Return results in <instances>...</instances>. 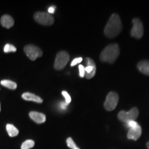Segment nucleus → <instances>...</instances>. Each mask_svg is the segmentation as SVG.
<instances>
[{"label":"nucleus","instance_id":"f257e3e1","mask_svg":"<svg viewBox=\"0 0 149 149\" xmlns=\"http://www.w3.org/2000/svg\"><path fill=\"white\" fill-rule=\"evenodd\" d=\"M122 30V24L120 16L116 13L110 17L105 29L104 34L109 38H113L117 36Z\"/></svg>","mask_w":149,"mask_h":149},{"label":"nucleus","instance_id":"f03ea898","mask_svg":"<svg viewBox=\"0 0 149 149\" xmlns=\"http://www.w3.org/2000/svg\"><path fill=\"white\" fill-rule=\"evenodd\" d=\"M120 55V47L118 44H112L108 45L100 54V60L102 62L113 64Z\"/></svg>","mask_w":149,"mask_h":149},{"label":"nucleus","instance_id":"7ed1b4c3","mask_svg":"<svg viewBox=\"0 0 149 149\" xmlns=\"http://www.w3.org/2000/svg\"><path fill=\"white\" fill-rule=\"evenodd\" d=\"M139 116V111L137 108L134 107L128 112L122 111L118 113V119L121 122L126 123L130 121H135Z\"/></svg>","mask_w":149,"mask_h":149},{"label":"nucleus","instance_id":"20e7f679","mask_svg":"<svg viewBox=\"0 0 149 149\" xmlns=\"http://www.w3.org/2000/svg\"><path fill=\"white\" fill-rule=\"evenodd\" d=\"M70 59V55L66 51H60L56 55L54 68L56 70H62L66 66Z\"/></svg>","mask_w":149,"mask_h":149},{"label":"nucleus","instance_id":"39448f33","mask_svg":"<svg viewBox=\"0 0 149 149\" xmlns=\"http://www.w3.org/2000/svg\"><path fill=\"white\" fill-rule=\"evenodd\" d=\"M119 102V96L117 93L111 91L107 97L106 101L104 102V108L108 111H113L116 108Z\"/></svg>","mask_w":149,"mask_h":149},{"label":"nucleus","instance_id":"423d86ee","mask_svg":"<svg viewBox=\"0 0 149 149\" xmlns=\"http://www.w3.org/2000/svg\"><path fill=\"white\" fill-rule=\"evenodd\" d=\"M34 19L37 23L44 26H51L54 23V17L51 14L44 12H37L34 14Z\"/></svg>","mask_w":149,"mask_h":149},{"label":"nucleus","instance_id":"0eeeda50","mask_svg":"<svg viewBox=\"0 0 149 149\" xmlns=\"http://www.w3.org/2000/svg\"><path fill=\"white\" fill-rule=\"evenodd\" d=\"M24 53L27 55V57L32 61H35V59L42 55V51L40 48L32 44L26 45L24 48Z\"/></svg>","mask_w":149,"mask_h":149},{"label":"nucleus","instance_id":"6e6552de","mask_svg":"<svg viewBox=\"0 0 149 149\" xmlns=\"http://www.w3.org/2000/svg\"><path fill=\"white\" fill-rule=\"evenodd\" d=\"M144 35V26L142 22L138 18L133 19V27L130 31V35L137 39H140Z\"/></svg>","mask_w":149,"mask_h":149},{"label":"nucleus","instance_id":"1a4fd4ad","mask_svg":"<svg viewBox=\"0 0 149 149\" xmlns=\"http://www.w3.org/2000/svg\"><path fill=\"white\" fill-rule=\"evenodd\" d=\"M86 67L85 68L86 71V79H91L95 75L96 73V65L95 63L92 59L87 57L86 58Z\"/></svg>","mask_w":149,"mask_h":149},{"label":"nucleus","instance_id":"9d476101","mask_svg":"<svg viewBox=\"0 0 149 149\" xmlns=\"http://www.w3.org/2000/svg\"><path fill=\"white\" fill-rule=\"evenodd\" d=\"M141 135V128L138 125L135 128H130L127 134V137L129 139H133V140H137Z\"/></svg>","mask_w":149,"mask_h":149},{"label":"nucleus","instance_id":"9b49d317","mask_svg":"<svg viewBox=\"0 0 149 149\" xmlns=\"http://www.w3.org/2000/svg\"><path fill=\"white\" fill-rule=\"evenodd\" d=\"M29 116L32 120L37 124H42L46 122V115L44 113H39L36 111L30 112Z\"/></svg>","mask_w":149,"mask_h":149},{"label":"nucleus","instance_id":"f8f14e48","mask_svg":"<svg viewBox=\"0 0 149 149\" xmlns=\"http://www.w3.org/2000/svg\"><path fill=\"white\" fill-rule=\"evenodd\" d=\"M22 97L24 100H27V101H32L40 104L43 102V100L40 97L37 96L36 95L31 93H24V94H22Z\"/></svg>","mask_w":149,"mask_h":149},{"label":"nucleus","instance_id":"ddd939ff","mask_svg":"<svg viewBox=\"0 0 149 149\" xmlns=\"http://www.w3.org/2000/svg\"><path fill=\"white\" fill-rule=\"evenodd\" d=\"M1 24L3 27L6 29H10L14 25V19L12 17L8 15H3L1 18Z\"/></svg>","mask_w":149,"mask_h":149},{"label":"nucleus","instance_id":"4468645a","mask_svg":"<svg viewBox=\"0 0 149 149\" xmlns=\"http://www.w3.org/2000/svg\"><path fill=\"white\" fill-rule=\"evenodd\" d=\"M137 68L142 73L149 75V61L142 60L137 64Z\"/></svg>","mask_w":149,"mask_h":149},{"label":"nucleus","instance_id":"2eb2a0df","mask_svg":"<svg viewBox=\"0 0 149 149\" xmlns=\"http://www.w3.org/2000/svg\"><path fill=\"white\" fill-rule=\"evenodd\" d=\"M6 130L10 137H15V136H17L19 134L18 129L15 127V126L13 125V124H7Z\"/></svg>","mask_w":149,"mask_h":149},{"label":"nucleus","instance_id":"dca6fc26","mask_svg":"<svg viewBox=\"0 0 149 149\" xmlns=\"http://www.w3.org/2000/svg\"><path fill=\"white\" fill-rule=\"evenodd\" d=\"M1 84L3 86L6 87V88L11 89V90H15V89H16L17 87V84L15 82L8 79L1 80Z\"/></svg>","mask_w":149,"mask_h":149},{"label":"nucleus","instance_id":"f3484780","mask_svg":"<svg viewBox=\"0 0 149 149\" xmlns=\"http://www.w3.org/2000/svg\"><path fill=\"white\" fill-rule=\"evenodd\" d=\"M34 146H35L34 141L31 140V139H28V140H26L25 141H24L23 144H22L21 149H30V148H32Z\"/></svg>","mask_w":149,"mask_h":149},{"label":"nucleus","instance_id":"a211bd4d","mask_svg":"<svg viewBox=\"0 0 149 149\" xmlns=\"http://www.w3.org/2000/svg\"><path fill=\"white\" fill-rule=\"evenodd\" d=\"M66 144L68 145V148L71 149H80L79 147L75 144V143L74 142L73 139H72L71 137H68V138L66 139Z\"/></svg>","mask_w":149,"mask_h":149},{"label":"nucleus","instance_id":"6ab92c4d","mask_svg":"<svg viewBox=\"0 0 149 149\" xmlns=\"http://www.w3.org/2000/svg\"><path fill=\"white\" fill-rule=\"evenodd\" d=\"M17 51V48L15 47L12 44H6L4 46V48H3V51L6 53H10V52H15Z\"/></svg>","mask_w":149,"mask_h":149},{"label":"nucleus","instance_id":"aec40b11","mask_svg":"<svg viewBox=\"0 0 149 149\" xmlns=\"http://www.w3.org/2000/svg\"><path fill=\"white\" fill-rule=\"evenodd\" d=\"M62 95L64 97V99H65V101H66V102L67 104H69L70 102H71V97H70V95L68 94V93L66 92V91H62Z\"/></svg>","mask_w":149,"mask_h":149},{"label":"nucleus","instance_id":"412c9836","mask_svg":"<svg viewBox=\"0 0 149 149\" xmlns=\"http://www.w3.org/2000/svg\"><path fill=\"white\" fill-rule=\"evenodd\" d=\"M126 126H127V127L129 128V129H130V128L136 127V126H138L139 124H138V123L136 122L135 121H130V122L126 123Z\"/></svg>","mask_w":149,"mask_h":149},{"label":"nucleus","instance_id":"4be33fe9","mask_svg":"<svg viewBox=\"0 0 149 149\" xmlns=\"http://www.w3.org/2000/svg\"><path fill=\"white\" fill-rule=\"evenodd\" d=\"M79 76L80 77H84L86 74L85 67L83 65H79Z\"/></svg>","mask_w":149,"mask_h":149},{"label":"nucleus","instance_id":"5701e85b","mask_svg":"<svg viewBox=\"0 0 149 149\" xmlns=\"http://www.w3.org/2000/svg\"><path fill=\"white\" fill-rule=\"evenodd\" d=\"M82 59H83L82 57H77V58L74 59L71 62V64H70V66H75V65H77V64H79L80 62H81V61H82Z\"/></svg>","mask_w":149,"mask_h":149},{"label":"nucleus","instance_id":"b1692460","mask_svg":"<svg viewBox=\"0 0 149 149\" xmlns=\"http://www.w3.org/2000/svg\"><path fill=\"white\" fill-rule=\"evenodd\" d=\"M55 7H50L49 8H48V13H51V14H53L55 13Z\"/></svg>","mask_w":149,"mask_h":149},{"label":"nucleus","instance_id":"393cba45","mask_svg":"<svg viewBox=\"0 0 149 149\" xmlns=\"http://www.w3.org/2000/svg\"><path fill=\"white\" fill-rule=\"evenodd\" d=\"M68 104H67L66 102H62V103H61V108L62 109H66L67 106H68Z\"/></svg>","mask_w":149,"mask_h":149},{"label":"nucleus","instance_id":"a878e982","mask_svg":"<svg viewBox=\"0 0 149 149\" xmlns=\"http://www.w3.org/2000/svg\"><path fill=\"white\" fill-rule=\"evenodd\" d=\"M146 146H147V148H148L149 149V141H148V142H147V144H146Z\"/></svg>","mask_w":149,"mask_h":149},{"label":"nucleus","instance_id":"bb28decb","mask_svg":"<svg viewBox=\"0 0 149 149\" xmlns=\"http://www.w3.org/2000/svg\"><path fill=\"white\" fill-rule=\"evenodd\" d=\"M0 111H1V106H0Z\"/></svg>","mask_w":149,"mask_h":149}]
</instances>
